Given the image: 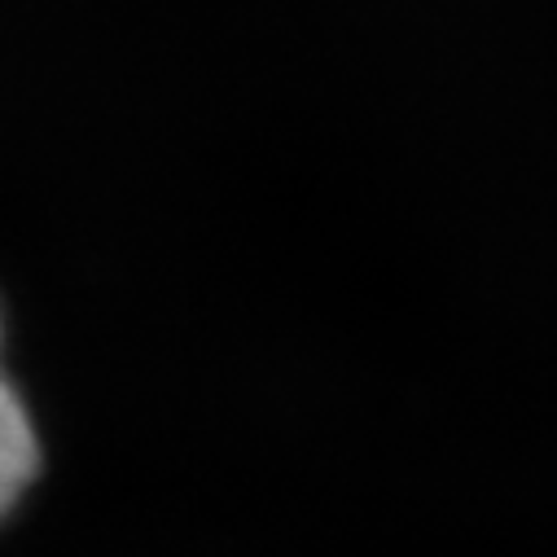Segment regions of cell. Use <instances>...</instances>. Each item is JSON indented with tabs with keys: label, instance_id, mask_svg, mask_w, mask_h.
I'll return each instance as SVG.
<instances>
[{
	"label": "cell",
	"instance_id": "6da1fadb",
	"mask_svg": "<svg viewBox=\"0 0 557 557\" xmlns=\"http://www.w3.org/2000/svg\"><path fill=\"white\" fill-rule=\"evenodd\" d=\"M40 474V440L32 417L14 391V382L0 369V518L14 513L23 492Z\"/></svg>",
	"mask_w": 557,
	"mask_h": 557
}]
</instances>
